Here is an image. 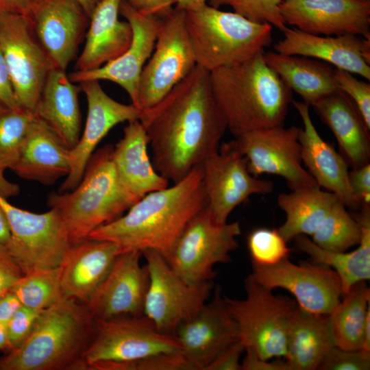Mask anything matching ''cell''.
Segmentation results:
<instances>
[{
  "instance_id": "obj_56",
  "label": "cell",
  "mask_w": 370,
  "mask_h": 370,
  "mask_svg": "<svg viewBox=\"0 0 370 370\" xmlns=\"http://www.w3.org/2000/svg\"><path fill=\"white\" fill-rule=\"evenodd\" d=\"M83 8L89 18L101 0H75Z\"/></svg>"
},
{
  "instance_id": "obj_8",
  "label": "cell",
  "mask_w": 370,
  "mask_h": 370,
  "mask_svg": "<svg viewBox=\"0 0 370 370\" xmlns=\"http://www.w3.org/2000/svg\"><path fill=\"white\" fill-rule=\"evenodd\" d=\"M241 234L238 221L219 223L208 205L188 221L176 241L167 261L172 270L188 284L212 281L214 267L230 261Z\"/></svg>"
},
{
  "instance_id": "obj_38",
  "label": "cell",
  "mask_w": 370,
  "mask_h": 370,
  "mask_svg": "<svg viewBox=\"0 0 370 370\" xmlns=\"http://www.w3.org/2000/svg\"><path fill=\"white\" fill-rule=\"evenodd\" d=\"M34 118L35 114L27 110L0 106V182L6 180L3 172L16 162Z\"/></svg>"
},
{
  "instance_id": "obj_44",
  "label": "cell",
  "mask_w": 370,
  "mask_h": 370,
  "mask_svg": "<svg viewBox=\"0 0 370 370\" xmlns=\"http://www.w3.org/2000/svg\"><path fill=\"white\" fill-rule=\"evenodd\" d=\"M42 310L22 306L6 323L7 351L20 346L28 337Z\"/></svg>"
},
{
  "instance_id": "obj_24",
  "label": "cell",
  "mask_w": 370,
  "mask_h": 370,
  "mask_svg": "<svg viewBox=\"0 0 370 370\" xmlns=\"http://www.w3.org/2000/svg\"><path fill=\"white\" fill-rule=\"evenodd\" d=\"M304 124L299 141L301 162L317 185L334 193L351 209L360 206L354 200L349 184L348 163L345 158L325 141L317 131L310 116L309 105L292 101Z\"/></svg>"
},
{
  "instance_id": "obj_50",
  "label": "cell",
  "mask_w": 370,
  "mask_h": 370,
  "mask_svg": "<svg viewBox=\"0 0 370 370\" xmlns=\"http://www.w3.org/2000/svg\"><path fill=\"white\" fill-rule=\"evenodd\" d=\"M0 106L18 108L8 68L0 49ZM20 108V107H19Z\"/></svg>"
},
{
  "instance_id": "obj_29",
  "label": "cell",
  "mask_w": 370,
  "mask_h": 370,
  "mask_svg": "<svg viewBox=\"0 0 370 370\" xmlns=\"http://www.w3.org/2000/svg\"><path fill=\"white\" fill-rule=\"evenodd\" d=\"M311 106L334 134L348 164L358 168L369 163L370 130L347 95L338 90Z\"/></svg>"
},
{
  "instance_id": "obj_45",
  "label": "cell",
  "mask_w": 370,
  "mask_h": 370,
  "mask_svg": "<svg viewBox=\"0 0 370 370\" xmlns=\"http://www.w3.org/2000/svg\"><path fill=\"white\" fill-rule=\"evenodd\" d=\"M349 184L352 196L360 206H370V164L352 168L348 173Z\"/></svg>"
},
{
  "instance_id": "obj_10",
  "label": "cell",
  "mask_w": 370,
  "mask_h": 370,
  "mask_svg": "<svg viewBox=\"0 0 370 370\" xmlns=\"http://www.w3.org/2000/svg\"><path fill=\"white\" fill-rule=\"evenodd\" d=\"M0 206L11 230L6 249L24 274L60 267L71 244L59 212L54 208L32 212L12 205L1 196Z\"/></svg>"
},
{
  "instance_id": "obj_26",
  "label": "cell",
  "mask_w": 370,
  "mask_h": 370,
  "mask_svg": "<svg viewBox=\"0 0 370 370\" xmlns=\"http://www.w3.org/2000/svg\"><path fill=\"white\" fill-rule=\"evenodd\" d=\"M60 137L35 115L11 170L19 177L45 186L71 171V155Z\"/></svg>"
},
{
  "instance_id": "obj_35",
  "label": "cell",
  "mask_w": 370,
  "mask_h": 370,
  "mask_svg": "<svg viewBox=\"0 0 370 370\" xmlns=\"http://www.w3.org/2000/svg\"><path fill=\"white\" fill-rule=\"evenodd\" d=\"M328 315L334 346L346 350H360L363 334L370 317V290L366 281L356 283Z\"/></svg>"
},
{
  "instance_id": "obj_23",
  "label": "cell",
  "mask_w": 370,
  "mask_h": 370,
  "mask_svg": "<svg viewBox=\"0 0 370 370\" xmlns=\"http://www.w3.org/2000/svg\"><path fill=\"white\" fill-rule=\"evenodd\" d=\"M282 32L283 38L273 45L275 51L315 58L370 79V39L351 34L314 35L288 27Z\"/></svg>"
},
{
  "instance_id": "obj_30",
  "label": "cell",
  "mask_w": 370,
  "mask_h": 370,
  "mask_svg": "<svg viewBox=\"0 0 370 370\" xmlns=\"http://www.w3.org/2000/svg\"><path fill=\"white\" fill-rule=\"evenodd\" d=\"M148 147L145 130L139 120H135L128 122L123 138L113 147L112 160L117 175L137 201L168 186L169 181L154 169Z\"/></svg>"
},
{
  "instance_id": "obj_48",
  "label": "cell",
  "mask_w": 370,
  "mask_h": 370,
  "mask_svg": "<svg viewBox=\"0 0 370 370\" xmlns=\"http://www.w3.org/2000/svg\"><path fill=\"white\" fill-rule=\"evenodd\" d=\"M246 354L241 362V370H289L285 360L273 361L260 358L251 349L246 347Z\"/></svg>"
},
{
  "instance_id": "obj_18",
  "label": "cell",
  "mask_w": 370,
  "mask_h": 370,
  "mask_svg": "<svg viewBox=\"0 0 370 370\" xmlns=\"http://www.w3.org/2000/svg\"><path fill=\"white\" fill-rule=\"evenodd\" d=\"M280 9L286 25L304 32L370 39V0H280Z\"/></svg>"
},
{
  "instance_id": "obj_11",
  "label": "cell",
  "mask_w": 370,
  "mask_h": 370,
  "mask_svg": "<svg viewBox=\"0 0 370 370\" xmlns=\"http://www.w3.org/2000/svg\"><path fill=\"white\" fill-rule=\"evenodd\" d=\"M0 49L18 107L34 112L54 66L34 33L29 15L0 12Z\"/></svg>"
},
{
  "instance_id": "obj_5",
  "label": "cell",
  "mask_w": 370,
  "mask_h": 370,
  "mask_svg": "<svg viewBox=\"0 0 370 370\" xmlns=\"http://www.w3.org/2000/svg\"><path fill=\"white\" fill-rule=\"evenodd\" d=\"M113 147L107 145L92 153L73 190L48 196L47 204L60 214L71 245L86 239L95 229L119 217L137 201L117 175Z\"/></svg>"
},
{
  "instance_id": "obj_52",
  "label": "cell",
  "mask_w": 370,
  "mask_h": 370,
  "mask_svg": "<svg viewBox=\"0 0 370 370\" xmlns=\"http://www.w3.org/2000/svg\"><path fill=\"white\" fill-rule=\"evenodd\" d=\"M36 0H0V12L29 15Z\"/></svg>"
},
{
  "instance_id": "obj_20",
  "label": "cell",
  "mask_w": 370,
  "mask_h": 370,
  "mask_svg": "<svg viewBox=\"0 0 370 370\" xmlns=\"http://www.w3.org/2000/svg\"><path fill=\"white\" fill-rule=\"evenodd\" d=\"M193 370L206 367L227 346L239 340L238 325L217 286L212 299L174 332Z\"/></svg>"
},
{
  "instance_id": "obj_53",
  "label": "cell",
  "mask_w": 370,
  "mask_h": 370,
  "mask_svg": "<svg viewBox=\"0 0 370 370\" xmlns=\"http://www.w3.org/2000/svg\"><path fill=\"white\" fill-rule=\"evenodd\" d=\"M11 239V230L8 219L0 206V247H5Z\"/></svg>"
},
{
  "instance_id": "obj_28",
  "label": "cell",
  "mask_w": 370,
  "mask_h": 370,
  "mask_svg": "<svg viewBox=\"0 0 370 370\" xmlns=\"http://www.w3.org/2000/svg\"><path fill=\"white\" fill-rule=\"evenodd\" d=\"M80 90L79 84L71 82L66 71L53 68L49 73L34 112L70 150L81 136Z\"/></svg>"
},
{
  "instance_id": "obj_12",
  "label": "cell",
  "mask_w": 370,
  "mask_h": 370,
  "mask_svg": "<svg viewBox=\"0 0 370 370\" xmlns=\"http://www.w3.org/2000/svg\"><path fill=\"white\" fill-rule=\"evenodd\" d=\"M196 66L185 11L174 8L162 18L153 51L143 69L137 108L146 110L158 103Z\"/></svg>"
},
{
  "instance_id": "obj_22",
  "label": "cell",
  "mask_w": 370,
  "mask_h": 370,
  "mask_svg": "<svg viewBox=\"0 0 370 370\" xmlns=\"http://www.w3.org/2000/svg\"><path fill=\"white\" fill-rule=\"evenodd\" d=\"M88 103L85 128L76 146L70 151L71 171L58 193L73 190L81 181L87 163L100 141L115 125L138 120L140 110L132 103H120L103 90L99 81L79 83Z\"/></svg>"
},
{
  "instance_id": "obj_42",
  "label": "cell",
  "mask_w": 370,
  "mask_h": 370,
  "mask_svg": "<svg viewBox=\"0 0 370 370\" xmlns=\"http://www.w3.org/2000/svg\"><path fill=\"white\" fill-rule=\"evenodd\" d=\"M339 89L353 101L367 127L370 130V84L359 80L354 74L335 69Z\"/></svg>"
},
{
  "instance_id": "obj_51",
  "label": "cell",
  "mask_w": 370,
  "mask_h": 370,
  "mask_svg": "<svg viewBox=\"0 0 370 370\" xmlns=\"http://www.w3.org/2000/svg\"><path fill=\"white\" fill-rule=\"evenodd\" d=\"M22 306L17 296L11 291L0 297V323L6 325Z\"/></svg>"
},
{
  "instance_id": "obj_41",
  "label": "cell",
  "mask_w": 370,
  "mask_h": 370,
  "mask_svg": "<svg viewBox=\"0 0 370 370\" xmlns=\"http://www.w3.org/2000/svg\"><path fill=\"white\" fill-rule=\"evenodd\" d=\"M91 370H193L182 353H164L125 362H96Z\"/></svg>"
},
{
  "instance_id": "obj_36",
  "label": "cell",
  "mask_w": 370,
  "mask_h": 370,
  "mask_svg": "<svg viewBox=\"0 0 370 370\" xmlns=\"http://www.w3.org/2000/svg\"><path fill=\"white\" fill-rule=\"evenodd\" d=\"M311 236V240L324 249L343 252L359 244L361 229L338 199Z\"/></svg>"
},
{
  "instance_id": "obj_54",
  "label": "cell",
  "mask_w": 370,
  "mask_h": 370,
  "mask_svg": "<svg viewBox=\"0 0 370 370\" xmlns=\"http://www.w3.org/2000/svg\"><path fill=\"white\" fill-rule=\"evenodd\" d=\"M208 0H177L175 8L188 11L196 9L206 3Z\"/></svg>"
},
{
  "instance_id": "obj_13",
  "label": "cell",
  "mask_w": 370,
  "mask_h": 370,
  "mask_svg": "<svg viewBox=\"0 0 370 370\" xmlns=\"http://www.w3.org/2000/svg\"><path fill=\"white\" fill-rule=\"evenodd\" d=\"M149 271L143 314L162 333L173 334L183 322L195 317L207 302L212 281L192 284L186 282L158 252H142Z\"/></svg>"
},
{
  "instance_id": "obj_49",
  "label": "cell",
  "mask_w": 370,
  "mask_h": 370,
  "mask_svg": "<svg viewBox=\"0 0 370 370\" xmlns=\"http://www.w3.org/2000/svg\"><path fill=\"white\" fill-rule=\"evenodd\" d=\"M139 12L163 18L174 8L177 0H127Z\"/></svg>"
},
{
  "instance_id": "obj_15",
  "label": "cell",
  "mask_w": 370,
  "mask_h": 370,
  "mask_svg": "<svg viewBox=\"0 0 370 370\" xmlns=\"http://www.w3.org/2000/svg\"><path fill=\"white\" fill-rule=\"evenodd\" d=\"M201 165L208 207L219 223H226L233 210L251 195L273 190L272 182L259 179L249 172L246 158L232 141L223 143Z\"/></svg>"
},
{
  "instance_id": "obj_37",
  "label": "cell",
  "mask_w": 370,
  "mask_h": 370,
  "mask_svg": "<svg viewBox=\"0 0 370 370\" xmlns=\"http://www.w3.org/2000/svg\"><path fill=\"white\" fill-rule=\"evenodd\" d=\"M61 267L39 270L24 275L10 290L23 306L42 310L63 297Z\"/></svg>"
},
{
  "instance_id": "obj_57",
  "label": "cell",
  "mask_w": 370,
  "mask_h": 370,
  "mask_svg": "<svg viewBox=\"0 0 370 370\" xmlns=\"http://www.w3.org/2000/svg\"><path fill=\"white\" fill-rule=\"evenodd\" d=\"M8 347V338L5 325L0 323V351L6 350Z\"/></svg>"
},
{
  "instance_id": "obj_3",
  "label": "cell",
  "mask_w": 370,
  "mask_h": 370,
  "mask_svg": "<svg viewBox=\"0 0 370 370\" xmlns=\"http://www.w3.org/2000/svg\"><path fill=\"white\" fill-rule=\"evenodd\" d=\"M210 77L216 101L234 136L284 125L292 90L267 64L263 52L215 69Z\"/></svg>"
},
{
  "instance_id": "obj_55",
  "label": "cell",
  "mask_w": 370,
  "mask_h": 370,
  "mask_svg": "<svg viewBox=\"0 0 370 370\" xmlns=\"http://www.w3.org/2000/svg\"><path fill=\"white\" fill-rule=\"evenodd\" d=\"M19 193V186L16 184L9 183L7 184H0V196L8 198L15 196Z\"/></svg>"
},
{
  "instance_id": "obj_32",
  "label": "cell",
  "mask_w": 370,
  "mask_h": 370,
  "mask_svg": "<svg viewBox=\"0 0 370 370\" xmlns=\"http://www.w3.org/2000/svg\"><path fill=\"white\" fill-rule=\"evenodd\" d=\"M334 342L328 316L308 312L297 304L289 317L286 354L289 370H314Z\"/></svg>"
},
{
  "instance_id": "obj_47",
  "label": "cell",
  "mask_w": 370,
  "mask_h": 370,
  "mask_svg": "<svg viewBox=\"0 0 370 370\" xmlns=\"http://www.w3.org/2000/svg\"><path fill=\"white\" fill-rule=\"evenodd\" d=\"M245 346L238 340L224 349L205 370H241L240 358Z\"/></svg>"
},
{
  "instance_id": "obj_31",
  "label": "cell",
  "mask_w": 370,
  "mask_h": 370,
  "mask_svg": "<svg viewBox=\"0 0 370 370\" xmlns=\"http://www.w3.org/2000/svg\"><path fill=\"white\" fill-rule=\"evenodd\" d=\"M267 64L304 102L311 106L321 98L341 90L330 64L311 58L263 52Z\"/></svg>"
},
{
  "instance_id": "obj_14",
  "label": "cell",
  "mask_w": 370,
  "mask_h": 370,
  "mask_svg": "<svg viewBox=\"0 0 370 370\" xmlns=\"http://www.w3.org/2000/svg\"><path fill=\"white\" fill-rule=\"evenodd\" d=\"M299 130L295 126H277L247 132L232 141L246 158L252 175L281 176L291 190L319 187L301 166Z\"/></svg>"
},
{
  "instance_id": "obj_46",
  "label": "cell",
  "mask_w": 370,
  "mask_h": 370,
  "mask_svg": "<svg viewBox=\"0 0 370 370\" xmlns=\"http://www.w3.org/2000/svg\"><path fill=\"white\" fill-rule=\"evenodd\" d=\"M24 275L7 249L0 247V297L10 291Z\"/></svg>"
},
{
  "instance_id": "obj_21",
  "label": "cell",
  "mask_w": 370,
  "mask_h": 370,
  "mask_svg": "<svg viewBox=\"0 0 370 370\" xmlns=\"http://www.w3.org/2000/svg\"><path fill=\"white\" fill-rule=\"evenodd\" d=\"M142 252L130 250L120 253L108 273L85 304L95 319H108L143 314L149 275L141 266Z\"/></svg>"
},
{
  "instance_id": "obj_4",
  "label": "cell",
  "mask_w": 370,
  "mask_h": 370,
  "mask_svg": "<svg viewBox=\"0 0 370 370\" xmlns=\"http://www.w3.org/2000/svg\"><path fill=\"white\" fill-rule=\"evenodd\" d=\"M95 328L84 304L62 297L41 311L20 346L0 357V370L74 369Z\"/></svg>"
},
{
  "instance_id": "obj_27",
  "label": "cell",
  "mask_w": 370,
  "mask_h": 370,
  "mask_svg": "<svg viewBox=\"0 0 370 370\" xmlns=\"http://www.w3.org/2000/svg\"><path fill=\"white\" fill-rule=\"evenodd\" d=\"M121 0H101L95 8L85 35L84 48L75 71L98 69L121 56L132 42L133 32L127 21L119 18Z\"/></svg>"
},
{
  "instance_id": "obj_33",
  "label": "cell",
  "mask_w": 370,
  "mask_h": 370,
  "mask_svg": "<svg viewBox=\"0 0 370 370\" xmlns=\"http://www.w3.org/2000/svg\"><path fill=\"white\" fill-rule=\"evenodd\" d=\"M370 206L362 205L356 219L361 229L358 247L351 252H335L316 245L306 235L294 238L295 246L308 254L313 262L332 269L338 275L343 295L356 283L370 279Z\"/></svg>"
},
{
  "instance_id": "obj_16",
  "label": "cell",
  "mask_w": 370,
  "mask_h": 370,
  "mask_svg": "<svg viewBox=\"0 0 370 370\" xmlns=\"http://www.w3.org/2000/svg\"><path fill=\"white\" fill-rule=\"evenodd\" d=\"M253 267L249 276L262 286L289 291L302 309L328 316L343 296L341 280L328 266L301 262L298 264L288 258L267 267Z\"/></svg>"
},
{
  "instance_id": "obj_25",
  "label": "cell",
  "mask_w": 370,
  "mask_h": 370,
  "mask_svg": "<svg viewBox=\"0 0 370 370\" xmlns=\"http://www.w3.org/2000/svg\"><path fill=\"white\" fill-rule=\"evenodd\" d=\"M120 253L119 246L110 241L86 238L71 245L60 265L63 297L85 304Z\"/></svg>"
},
{
  "instance_id": "obj_1",
  "label": "cell",
  "mask_w": 370,
  "mask_h": 370,
  "mask_svg": "<svg viewBox=\"0 0 370 370\" xmlns=\"http://www.w3.org/2000/svg\"><path fill=\"white\" fill-rule=\"evenodd\" d=\"M156 171L173 184L218 151L227 129L210 72L197 66L158 103L140 110Z\"/></svg>"
},
{
  "instance_id": "obj_17",
  "label": "cell",
  "mask_w": 370,
  "mask_h": 370,
  "mask_svg": "<svg viewBox=\"0 0 370 370\" xmlns=\"http://www.w3.org/2000/svg\"><path fill=\"white\" fill-rule=\"evenodd\" d=\"M119 14L132 29L133 36L129 47L118 58L98 69L74 71L68 75L76 84L90 80L114 82L127 92L132 104L137 108L140 75L153 51L162 18L139 12L127 0L121 1Z\"/></svg>"
},
{
  "instance_id": "obj_43",
  "label": "cell",
  "mask_w": 370,
  "mask_h": 370,
  "mask_svg": "<svg viewBox=\"0 0 370 370\" xmlns=\"http://www.w3.org/2000/svg\"><path fill=\"white\" fill-rule=\"evenodd\" d=\"M370 352L331 347L321 360L320 370H369Z\"/></svg>"
},
{
  "instance_id": "obj_19",
  "label": "cell",
  "mask_w": 370,
  "mask_h": 370,
  "mask_svg": "<svg viewBox=\"0 0 370 370\" xmlns=\"http://www.w3.org/2000/svg\"><path fill=\"white\" fill-rule=\"evenodd\" d=\"M29 17L54 68L66 71L76 58L90 18L75 0H36Z\"/></svg>"
},
{
  "instance_id": "obj_34",
  "label": "cell",
  "mask_w": 370,
  "mask_h": 370,
  "mask_svg": "<svg viewBox=\"0 0 370 370\" xmlns=\"http://www.w3.org/2000/svg\"><path fill=\"white\" fill-rule=\"evenodd\" d=\"M338 199L334 193L320 187L279 194L278 204L285 212L286 220L278 232L287 242L299 235L312 236Z\"/></svg>"
},
{
  "instance_id": "obj_39",
  "label": "cell",
  "mask_w": 370,
  "mask_h": 370,
  "mask_svg": "<svg viewBox=\"0 0 370 370\" xmlns=\"http://www.w3.org/2000/svg\"><path fill=\"white\" fill-rule=\"evenodd\" d=\"M278 229L259 227L252 230L247 243L252 265L267 267L288 258L292 249Z\"/></svg>"
},
{
  "instance_id": "obj_2",
  "label": "cell",
  "mask_w": 370,
  "mask_h": 370,
  "mask_svg": "<svg viewBox=\"0 0 370 370\" xmlns=\"http://www.w3.org/2000/svg\"><path fill=\"white\" fill-rule=\"evenodd\" d=\"M207 205L199 164L179 182L145 195L125 215L95 229L87 238L112 242L121 253L153 250L168 261L186 224Z\"/></svg>"
},
{
  "instance_id": "obj_40",
  "label": "cell",
  "mask_w": 370,
  "mask_h": 370,
  "mask_svg": "<svg viewBox=\"0 0 370 370\" xmlns=\"http://www.w3.org/2000/svg\"><path fill=\"white\" fill-rule=\"evenodd\" d=\"M212 6L231 7L234 12L256 23H267L283 32L287 27L280 12V0H210Z\"/></svg>"
},
{
  "instance_id": "obj_9",
  "label": "cell",
  "mask_w": 370,
  "mask_h": 370,
  "mask_svg": "<svg viewBox=\"0 0 370 370\" xmlns=\"http://www.w3.org/2000/svg\"><path fill=\"white\" fill-rule=\"evenodd\" d=\"M92 338L75 369L96 362H125L164 353H182L173 334L159 332L145 314L95 319Z\"/></svg>"
},
{
  "instance_id": "obj_7",
  "label": "cell",
  "mask_w": 370,
  "mask_h": 370,
  "mask_svg": "<svg viewBox=\"0 0 370 370\" xmlns=\"http://www.w3.org/2000/svg\"><path fill=\"white\" fill-rule=\"evenodd\" d=\"M245 299L224 297L237 323L239 340L262 359L284 358L289 317L297 303L273 294L249 276L245 280Z\"/></svg>"
},
{
  "instance_id": "obj_6",
  "label": "cell",
  "mask_w": 370,
  "mask_h": 370,
  "mask_svg": "<svg viewBox=\"0 0 370 370\" xmlns=\"http://www.w3.org/2000/svg\"><path fill=\"white\" fill-rule=\"evenodd\" d=\"M185 25L197 66L209 72L245 61L272 42L270 24L207 3L185 11Z\"/></svg>"
}]
</instances>
